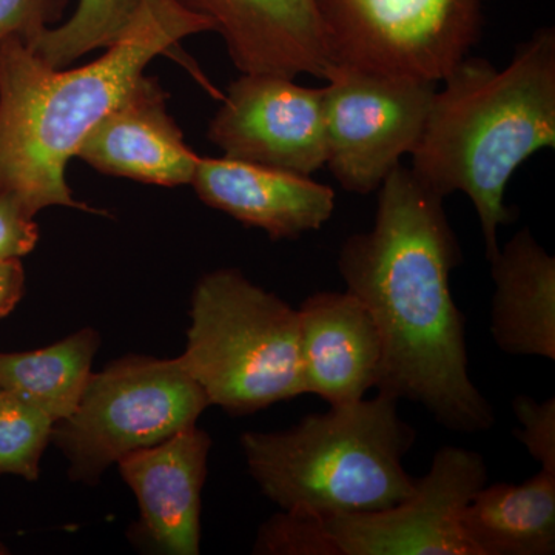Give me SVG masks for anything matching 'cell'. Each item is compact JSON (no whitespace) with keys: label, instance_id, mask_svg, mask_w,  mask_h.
Returning <instances> with one entry per match:
<instances>
[{"label":"cell","instance_id":"obj_18","mask_svg":"<svg viewBox=\"0 0 555 555\" xmlns=\"http://www.w3.org/2000/svg\"><path fill=\"white\" fill-rule=\"evenodd\" d=\"M100 345L98 332L86 327L43 349L0 352V390L61 422L78 406Z\"/></svg>","mask_w":555,"mask_h":555},{"label":"cell","instance_id":"obj_22","mask_svg":"<svg viewBox=\"0 0 555 555\" xmlns=\"http://www.w3.org/2000/svg\"><path fill=\"white\" fill-rule=\"evenodd\" d=\"M68 0H0V42L16 38L30 46L64 17Z\"/></svg>","mask_w":555,"mask_h":555},{"label":"cell","instance_id":"obj_21","mask_svg":"<svg viewBox=\"0 0 555 555\" xmlns=\"http://www.w3.org/2000/svg\"><path fill=\"white\" fill-rule=\"evenodd\" d=\"M520 429L516 437L531 454L540 469L555 474V400L537 401L528 396H518L513 401Z\"/></svg>","mask_w":555,"mask_h":555},{"label":"cell","instance_id":"obj_4","mask_svg":"<svg viewBox=\"0 0 555 555\" xmlns=\"http://www.w3.org/2000/svg\"><path fill=\"white\" fill-rule=\"evenodd\" d=\"M240 443L251 478L281 511L372 513L415 492L403 466L415 429L385 393L306 415L291 429L244 433Z\"/></svg>","mask_w":555,"mask_h":555},{"label":"cell","instance_id":"obj_5","mask_svg":"<svg viewBox=\"0 0 555 555\" xmlns=\"http://www.w3.org/2000/svg\"><path fill=\"white\" fill-rule=\"evenodd\" d=\"M208 403L250 415L302 396L298 310L238 269L196 284L188 346L179 357Z\"/></svg>","mask_w":555,"mask_h":555},{"label":"cell","instance_id":"obj_8","mask_svg":"<svg viewBox=\"0 0 555 555\" xmlns=\"http://www.w3.org/2000/svg\"><path fill=\"white\" fill-rule=\"evenodd\" d=\"M328 60L443 82L476 47L483 0H315Z\"/></svg>","mask_w":555,"mask_h":555},{"label":"cell","instance_id":"obj_20","mask_svg":"<svg viewBox=\"0 0 555 555\" xmlns=\"http://www.w3.org/2000/svg\"><path fill=\"white\" fill-rule=\"evenodd\" d=\"M54 425L42 409L0 390V476L38 480Z\"/></svg>","mask_w":555,"mask_h":555},{"label":"cell","instance_id":"obj_9","mask_svg":"<svg viewBox=\"0 0 555 555\" xmlns=\"http://www.w3.org/2000/svg\"><path fill=\"white\" fill-rule=\"evenodd\" d=\"M324 79V167L346 192H377L418 144L437 83L339 64Z\"/></svg>","mask_w":555,"mask_h":555},{"label":"cell","instance_id":"obj_15","mask_svg":"<svg viewBox=\"0 0 555 555\" xmlns=\"http://www.w3.org/2000/svg\"><path fill=\"white\" fill-rule=\"evenodd\" d=\"M190 185L208 207L273 241L315 232L335 210L334 190L312 177L224 156L199 158Z\"/></svg>","mask_w":555,"mask_h":555},{"label":"cell","instance_id":"obj_14","mask_svg":"<svg viewBox=\"0 0 555 555\" xmlns=\"http://www.w3.org/2000/svg\"><path fill=\"white\" fill-rule=\"evenodd\" d=\"M302 393L328 406L356 403L377 387L382 335L366 306L352 292L323 291L298 309Z\"/></svg>","mask_w":555,"mask_h":555},{"label":"cell","instance_id":"obj_16","mask_svg":"<svg viewBox=\"0 0 555 555\" xmlns=\"http://www.w3.org/2000/svg\"><path fill=\"white\" fill-rule=\"evenodd\" d=\"M494 280L491 335L507 356L555 360V259L528 228L489 261Z\"/></svg>","mask_w":555,"mask_h":555},{"label":"cell","instance_id":"obj_24","mask_svg":"<svg viewBox=\"0 0 555 555\" xmlns=\"http://www.w3.org/2000/svg\"><path fill=\"white\" fill-rule=\"evenodd\" d=\"M25 294V270L21 259L0 262V320L9 317Z\"/></svg>","mask_w":555,"mask_h":555},{"label":"cell","instance_id":"obj_25","mask_svg":"<svg viewBox=\"0 0 555 555\" xmlns=\"http://www.w3.org/2000/svg\"><path fill=\"white\" fill-rule=\"evenodd\" d=\"M0 553H2V546H0Z\"/></svg>","mask_w":555,"mask_h":555},{"label":"cell","instance_id":"obj_2","mask_svg":"<svg viewBox=\"0 0 555 555\" xmlns=\"http://www.w3.org/2000/svg\"><path fill=\"white\" fill-rule=\"evenodd\" d=\"M206 31L214 24L178 0H142L122 38L83 67L53 68L21 39L0 42V193L35 217L54 206L93 211L73 196L69 159L150 62Z\"/></svg>","mask_w":555,"mask_h":555},{"label":"cell","instance_id":"obj_10","mask_svg":"<svg viewBox=\"0 0 555 555\" xmlns=\"http://www.w3.org/2000/svg\"><path fill=\"white\" fill-rule=\"evenodd\" d=\"M207 137L224 158L312 177L326 164L324 90L273 75L230 83Z\"/></svg>","mask_w":555,"mask_h":555},{"label":"cell","instance_id":"obj_12","mask_svg":"<svg viewBox=\"0 0 555 555\" xmlns=\"http://www.w3.org/2000/svg\"><path fill=\"white\" fill-rule=\"evenodd\" d=\"M76 158L109 177L178 188L192 182L201 156L171 118L166 90L144 75L91 129Z\"/></svg>","mask_w":555,"mask_h":555},{"label":"cell","instance_id":"obj_3","mask_svg":"<svg viewBox=\"0 0 555 555\" xmlns=\"http://www.w3.org/2000/svg\"><path fill=\"white\" fill-rule=\"evenodd\" d=\"M555 147V30L534 31L503 69L466 56L436 91L411 153L416 178L440 195L465 193L476 208L488 262L499 229L514 219L507 182L543 149Z\"/></svg>","mask_w":555,"mask_h":555},{"label":"cell","instance_id":"obj_11","mask_svg":"<svg viewBox=\"0 0 555 555\" xmlns=\"http://www.w3.org/2000/svg\"><path fill=\"white\" fill-rule=\"evenodd\" d=\"M207 17L241 75L326 78L328 60L315 0H178Z\"/></svg>","mask_w":555,"mask_h":555},{"label":"cell","instance_id":"obj_23","mask_svg":"<svg viewBox=\"0 0 555 555\" xmlns=\"http://www.w3.org/2000/svg\"><path fill=\"white\" fill-rule=\"evenodd\" d=\"M39 241L35 215L11 193H0V262L31 254Z\"/></svg>","mask_w":555,"mask_h":555},{"label":"cell","instance_id":"obj_7","mask_svg":"<svg viewBox=\"0 0 555 555\" xmlns=\"http://www.w3.org/2000/svg\"><path fill=\"white\" fill-rule=\"evenodd\" d=\"M210 406L181 360L129 356L91 374L75 411L53 427L69 477L96 485L112 465L195 426Z\"/></svg>","mask_w":555,"mask_h":555},{"label":"cell","instance_id":"obj_13","mask_svg":"<svg viewBox=\"0 0 555 555\" xmlns=\"http://www.w3.org/2000/svg\"><path fill=\"white\" fill-rule=\"evenodd\" d=\"M210 448V436L195 425L118 463L137 496L142 535L159 553L199 554L201 499Z\"/></svg>","mask_w":555,"mask_h":555},{"label":"cell","instance_id":"obj_19","mask_svg":"<svg viewBox=\"0 0 555 555\" xmlns=\"http://www.w3.org/2000/svg\"><path fill=\"white\" fill-rule=\"evenodd\" d=\"M142 0H78L75 13L33 40L30 49L53 68H67L90 51L122 38Z\"/></svg>","mask_w":555,"mask_h":555},{"label":"cell","instance_id":"obj_17","mask_svg":"<svg viewBox=\"0 0 555 555\" xmlns=\"http://www.w3.org/2000/svg\"><path fill=\"white\" fill-rule=\"evenodd\" d=\"M474 555L555 554V474L521 485L486 483L460 517Z\"/></svg>","mask_w":555,"mask_h":555},{"label":"cell","instance_id":"obj_6","mask_svg":"<svg viewBox=\"0 0 555 555\" xmlns=\"http://www.w3.org/2000/svg\"><path fill=\"white\" fill-rule=\"evenodd\" d=\"M488 483L483 456L470 449L437 451L414 494L387 509L318 516L281 511L261 526L255 554L474 555L460 525L470 496Z\"/></svg>","mask_w":555,"mask_h":555},{"label":"cell","instance_id":"obj_1","mask_svg":"<svg viewBox=\"0 0 555 555\" xmlns=\"http://www.w3.org/2000/svg\"><path fill=\"white\" fill-rule=\"evenodd\" d=\"M377 192L374 225L345 241L338 272L382 335L378 392L418 404L452 433H486L494 409L469 375L465 315L451 292L462 248L444 198L401 164Z\"/></svg>","mask_w":555,"mask_h":555}]
</instances>
